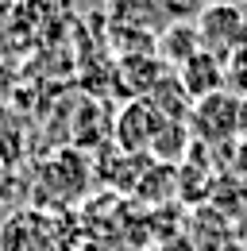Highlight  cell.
<instances>
[{"instance_id": "cell-6", "label": "cell", "mask_w": 247, "mask_h": 251, "mask_svg": "<svg viewBox=\"0 0 247 251\" xmlns=\"http://www.w3.org/2000/svg\"><path fill=\"white\" fill-rule=\"evenodd\" d=\"M197 50H201V39H197L193 20H189V24H185V20H174L170 27H162V31L154 35V58L166 66L170 74L182 70Z\"/></svg>"}, {"instance_id": "cell-10", "label": "cell", "mask_w": 247, "mask_h": 251, "mask_svg": "<svg viewBox=\"0 0 247 251\" xmlns=\"http://www.w3.org/2000/svg\"><path fill=\"white\" fill-rule=\"evenodd\" d=\"M240 166L247 170V135H244V143H240Z\"/></svg>"}, {"instance_id": "cell-8", "label": "cell", "mask_w": 247, "mask_h": 251, "mask_svg": "<svg viewBox=\"0 0 247 251\" xmlns=\"http://www.w3.org/2000/svg\"><path fill=\"white\" fill-rule=\"evenodd\" d=\"M189 139H193V135H189V124H162V131L154 135V143H151V155L174 162V158L185 155Z\"/></svg>"}, {"instance_id": "cell-7", "label": "cell", "mask_w": 247, "mask_h": 251, "mask_svg": "<svg viewBox=\"0 0 247 251\" xmlns=\"http://www.w3.org/2000/svg\"><path fill=\"white\" fill-rule=\"evenodd\" d=\"M147 104H151L154 112L166 120V124H185L189 120V112H193V100L185 97V89H182V81H178V74H162L158 81L151 85V93L143 97Z\"/></svg>"}, {"instance_id": "cell-4", "label": "cell", "mask_w": 247, "mask_h": 251, "mask_svg": "<svg viewBox=\"0 0 247 251\" xmlns=\"http://www.w3.org/2000/svg\"><path fill=\"white\" fill-rule=\"evenodd\" d=\"M0 248L4 251H54L58 240H54L47 217H39V213H16L0 228Z\"/></svg>"}, {"instance_id": "cell-5", "label": "cell", "mask_w": 247, "mask_h": 251, "mask_svg": "<svg viewBox=\"0 0 247 251\" xmlns=\"http://www.w3.org/2000/svg\"><path fill=\"white\" fill-rule=\"evenodd\" d=\"M178 74V81H182L185 97L197 104V100H205V97H216L224 93V58H216L209 50H197L182 70H174Z\"/></svg>"}, {"instance_id": "cell-3", "label": "cell", "mask_w": 247, "mask_h": 251, "mask_svg": "<svg viewBox=\"0 0 247 251\" xmlns=\"http://www.w3.org/2000/svg\"><path fill=\"white\" fill-rule=\"evenodd\" d=\"M162 124H166V120L139 97V100H131L120 116H116V143H120L124 151H131V155L151 151V143H154V135L162 131Z\"/></svg>"}, {"instance_id": "cell-1", "label": "cell", "mask_w": 247, "mask_h": 251, "mask_svg": "<svg viewBox=\"0 0 247 251\" xmlns=\"http://www.w3.org/2000/svg\"><path fill=\"white\" fill-rule=\"evenodd\" d=\"M197 39H201V50H209L216 58H232L240 47H247V12L240 4H205L197 8Z\"/></svg>"}, {"instance_id": "cell-2", "label": "cell", "mask_w": 247, "mask_h": 251, "mask_svg": "<svg viewBox=\"0 0 247 251\" xmlns=\"http://www.w3.org/2000/svg\"><path fill=\"white\" fill-rule=\"evenodd\" d=\"M185 124H189V135H197L201 143H224L232 135H244V100L232 97L228 89L205 97L193 104Z\"/></svg>"}, {"instance_id": "cell-9", "label": "cell", "mask_w": 247, "mask_h": 251, "mask_svg": "<svg viewBox=\"0 0 247 251\" xmlns=\"http://www.w3.org/2000/svg\"><path fill=\"white\" fill-rule=\"evenodd\" d=\"M224 89L247 100V47H240L232 58H224Z\"/></svg>"}]
</instances>
